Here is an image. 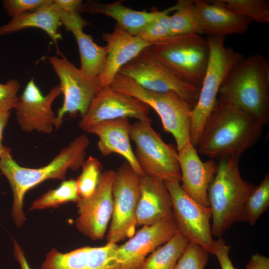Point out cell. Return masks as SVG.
Wrapping results in <instances>:
<instances>
[{"label":"cell","mask_w":269,"mask_h":269,"mask_svg":"<svg viewBox=\"0 0 269 269\" xmlns=\"http://www.w3.org/2000/svg\"><path fill=\"white\" fill-rule=\"evenodd\" d=\"M245 269H269V258L257 253L251 256Z\"/></svg>","instance_id":"37"},{"label":"cell","mask_w":269,"mask_h":269,"mask_svg":"<svg viewBox=\"0 0 269 269\" xmlns=\"http://www.w3.org/2000/svg\"><path fill=\"white\" fill-rule=\"evenodd\" d=\"M61 9L54 2L32 11H26L16 16L0 27V36L28 27L45 31L57 45L62 36L58 28L62 25L60 19Z\"/></svg>","instance_id":"25"},{"label":"cell","mask_w":269,"mask_h":269,"mask_svg":"<svg viewBox=\"0 0 269 269\" xmlns=\"http://www.w3.org/2000/svg\"><path fill=\"white\" fill-rule=\"evenodd\" d=\"M89 143L88 137L81 134L63 148L47 165L37 168L19 165L11 155V148L5 146L0 157V171L12 190L11 214L16 227H21L26 221L23 200L26 192L47 179L64 180L69 169L77 170L82 166Z\"/></svg>","instance_id":"1"},{"label":"cell","mask_w":269,"mask_h":269,"mask_svg":"<svg viewBox=\"0 0 269 269\" xmlns=\"http://www.w3.org/2000/svg\"><path fill=\"white\" fill-rule=\"evenodd\" d=\"M53 2L52 0H4L2 3L7 14L12 18Z\"/></svg>","instance_id":"34"},{"label":"cell","mask_w":269,"mask_h":269,"mask_svg":"<svg viewBox=\"0 0 269 269\" xmlns=\"http://www.w3.org/2000/svg\"><path fill=\"white\" fill-rule=\"evenodd\" d=\"M209 253L201 246L189 243L174 269H205Z\"/></svg>","instance_id":"33"},{"label":"cell","mask_w":269,"mask_h":269,"mask_svg":"<svg viewBox=\"0 0 269 269\" xmlns=\"http://www.w3.org/2000/svg\"><path fill=\"white\" fill-rule=\"evenodd\" d=\"M172 215V200L164 181L146 175L140 176L136 225H153Z\"/></svg>","instance_id":"21"},{"label":"cell","mask_w":269,"mask_h":269,"mask_svg":"<svg viewBox=\"0 0 269 269\" xmlns=\"http://www.w3.org/2000/svg\"><path fill=\"white\" fill-rule=\"evenodd\" d=\"M53 2L62 10L68 12H79L83 4L81 0H54Z\"/></svg>","instance_id":"39"},{"label":"cell","mask_w":269,"mask_h":269,"mask_svg":"<svg viewBox=\"0 0 269 269\" xmlns=\"http://www.w3.org/2000/svg\"><path fill=\"white\" fill-rule=\"evenodd\" d=\"M173 6L163 11L154 19L149 22L137 35L145 42L152 44L170 36L169 28V13L174 10Z\"/></svg>","instance_id":"32"},{"label":"cell","mask_w":269,"mask_h":269,"mask_svg":"<svg viewBox=\"0 0 269 269\" xmlns=\"http://www.w3.org/2000/svg\"><path fill=\"white\" fill-rule=\"evenodd\" d=\"M12 240L13 255L15 259L19 265L20 269H31L22 247L14 238Z\"/></svg>","instance_id":"38"},{"label":"cell","mask_w":269,"mask_h":269,"mask_svg":"<svg viewBox=\"0 0 269 269\" xmlns=\"http://www.w3.org/2000/svg\"><path fill=\"white\" fill-rule=\"evenodd\" d=\"M263 126L254 117L217 102L205 125L197 152L213 159L239 157L258 141Z\"/></svg>","instance_id":"2"},{"label":"cell","mask_w":269,"mask_h":269,"mask_svg":"<svg viewBox=\"0 0 269 269\" xmlns=\"http://www.w3.org/2000/svg\"><path fill=\"white\" fill-rule=\"evenodd\" d=\"M1 175V173H0V175Z\"/></svg>","instance_id":"41"},{"label":"cell","mask_w":269,"mask_h":269,"mask_svg":"<svg viewBox=\"0 0 269 269\" xmlns=\"http://www.w3.org/2000/svg\"><path fill=\"white\" fill-rule=\"evenodd\" d=\"M82 12L111 17L129 33L137 35L144 26L160 14L161 11L155 7L150 12L134 10L123 4L120 0L111 3L88 0L82 4L79 13Z\"/></svg>","instance_id":"24"},{"label":"cell","mask_w":269,"mask_h":269,"mask_svg":"<svg viewBox=\"0 0 269 269\" xmlns=\"http://www.w3.org/2000/svg\"><path fill=\"white\" fill-rule=\"evenodd\" d=\"M227 9L257 23L269 22V1L268 0H219Z\"/></svg>","instance_id":"29"},{"label":"cell","mask_w":269,"mask_h":269,"mask_svg":"<svg viewBox=\"0 0 269 269\" xmlns=\"http://www.w3.org/2000/svg\"><path fill=\"white\" fill-rule=\"evenodd\" d=\"M239 159L232 156L218 159L217 170L208 192L213 237H222L234 223L246 222L245 203L256 186L241 176Z\"/></svg>","instance_id":"4"},{"label":"cell","mask_w":269,"mask_h":269,"mask_svg":"<svg viewBox=\"0 0 269 269\" xmlns=\"http://www.w3.org/2000/svg\"><path fill=\"white\" fill-rule=\"evenodd\" d=\"M60 19L76 40L80 56V70L89 77H97L106 56V46L97 44L91 35L84 32L83 28L90 24L78 11L61 9Z\"/></svg>","instance_id":"23"},{"label":"cell","mask_w":269,"mask_h":269,"mask_svg":"<svg viewBox=\"0 0 269 269\" xmlns=\"http://www.w3.org/2000/svg\"><path fill=\"white\" fill-rule=\"evenodd\" d=\"M193 3L191 0H180L174 5L175 12L170 15L169 19L170 36L190 33L201 34Z\"/></svg>","instance_id":"28"},{"label":"cell","mask_w":269,"mask_h":269,"mask_svg":"<svg viewBox=\"0 0 269 269\" xmlns=\"http://www.w3.org/2000/svg\"><path fill=\"white\" fill-rule=\"evenodd\" d=\"M48 60L60 79L64 95L62 106L56 116L57 130L65 114L75 117L79 113L84 115L100 88L98 77H88L63 55L62 58L50 57Z\"/></svg>","instance_id":"12"},{"label":"cell","mask_w":269,"mask_h":269,"mask_svg":"<svg viewBox=\"0 0 269 269\" xmlns=\"http://www.w3.org/2000/svg\"><path fill=\"white\" fill-rule=\"evenodd\" d=\"M178 232L173 215L155 224L142 226L125 244L118 246L117 265L120 269H140L147 255Z\"/></svg>","instance_id":"16"},{"label":"cell","mask_w":269,"mask_h":269,"mask_svg":"<svg viewBox=\"0 0 269 269\" xmlns=\"http://www.w3.org/2000/svg\"><path fill=\"white\" fill-rule=\"evenodd\" d=\"M178 154L182 189L199 203L210 207L208 192L216 173L218 163L214 159L202 161L190 142Z\"/></svg>","instance_id":"19"},{"label":"cell","mask_w":269,"mask_h":269,"mask_svg":"<svg viewBox=\"0 0 269 269\" xmlns=\"http://www.w3.org/2000/svg\"><path fill=\"white\" fill-rule=\"evenodd\" d=\"M193 8L201 34L222 37L243 34L253 21L225 8L219 0H193Z\"/></svg>","instance_id":"20"},{"label":"cell","mask_w":269,"mask_h":269,"mask_svg":"<svg viewBox=\"0 0 269 269\" xmlns=\"http://www.w3.org/2000/svg\"><path fill=\"white\" fill-rule=\"evenodd\" d=\"M139 177L127 161L115 171L112 186L113 212L106 236L108 243L117 244L135 233Z\"/></svg>","instance_id":"10"},{"label":"cell","mask_w":269,"mask_h":269,"mask_svg":"<svg viewBox=\"0 0 269 269\" xmlns=\"http://www.w3.org/2000/svg\"><path fill=\"white\" fill-rule=\"evenodd\" d=\"M106 56L98 75L100 88L109 87L120 70L151 45L116 24L112 32L102 33Z\"/></svg>","instance_id":"17"},{"label":"cell","mask_w":269,"mask_h":269,"mask_svg":"<svg viewBox=\"0 0 269 269\" xmlns=\"http://www.w3.org/2000/svg\"><path fill=\"white\" fill-rule=\"evenodd\" d=\"M189 242L178 232L146 257L140 269H174Z\"/></svg>","instance_id":"26"},{"label":"cell","mask_w":269,"mask_h":269,"mask_svg":"<svg viewBox=\"0 0 269 269\" xmlns=\"http://www.w3.org/2000/svg\"><path fill=\"white\" fill-rule=\"evenodd\" d=\"M269 207V174L267 173L260 184L255 186L245 203L246 222L254 226L259 217Z\"/></svg>","instance_id":"30"},{"label":"cell","mask_w":269,"mask_h":269,"mask_svg":"<svg viewBox=\"0 0 269 269\" xmlns=\"http://www.w3.org/2000/svg\"><path fill=\"white\" fill-rule=\"evenodd\" d=\"M217 102L247 113L264 125L269 122V61L261 54L244 57L230 71Z\"/></svg>","instance_id":"3"},{"label":"cell","mask_w":269,"mask_h":269,"mask_svg":"<svg viewBox=\"0 0 269 269\" xmlns=\"http://www.w3.org/2000/svg\"><path fill=\"white\" fill-rule=\"evenodd\" d=\"M62 93L60 85L43 96L33 79L27 84L15 107L17 122L25 132L36 131L50 134L57 126V117L52 109L54 100Z\"/></svg>","instance_id":"15"},{"label":"cell","mask_w":269,"mask_h":269,"mask_svg":"<svg viewBox=\"0 0 269 269\" xmlns=\"http://www.w3.org/2000/svg\"><path fill=\"white\" fill-rule=\"evenodd\" d=\"M149 110L150 107L139 99L106 87L99 89L78 125L86 132L95 124L123 118L151 123Z\"/></svg>","instance_id":"14"},{"label":"cell","mask_w":269,"mask_h":269,"mask_svg":"<svg viewBox=\"0 0 269 269\" xmlns=\"http://www.w3.org/2000/svg\"><path fill=\"white\" fill-rule=\"evenodd\" d=\"M131 124L129 118L101 122L91 126L87 132L98 136V148L102 154L116 153L124 157L140 176L145 175L139 166L130 142Z\"/></svg>","instance_id":"22"},{"label":"cell","mask_w":269,"mask_h":269,"mask_svg":"<svg viewBox=\"0 0 269 269\" xmlns=\"http://www.w3.org/2000/svg\"><path fill=\"white\" fill-rule=\"evenodd\" d=\"M130 136L136 145V159L145 175L180 182L177 148L165 142L150 123L137 121L131 124Z\"/></svg>","instance_id":"8"},{"label":"cell","mask_w":269,"mask_h":269,"mask_svg":"<svg viewBox=\"0 0 269 269\" xmlns=\"http://www.w3.org/2000/svg\"><path fill=\"white\" fill-rule=\"evenodd\" d=\"M170 193L178 232L189 242L212 254L215 240L210 220L211 209L199 203L182 189L180 182L164 181Z\"/></svg>","instance_id":"11"},{"label":"cell","mask_w":269,"mask_h":269,"mask_svg":"<svg viewBox=\"0 0 269 269\" xmlns=\"http://www.w3.org/2000/svg\"><path fill=\"white\" fill-rule=\"evenodd\" d=\"M109 87L115 91L138 99L154 109L160 118L164 131L173 136L178 151L190 142L192 107L178 95L148 91L120 73Z\"/></svg>","instance_id":"7"},{"label":"cell","mask_w":269,"mask_h":269,"mask_svg":"<svg viewBox=\"0 0 269 269\" xmlns=\"http://www.w3.org/2000/svg\"><path fill=\"white\" fill-rule=\"evenodd\" d=\"M10 112L7 110H0V157L3 153L5 145L2 143V134L3 130L6 127L9 117Z\"/></svg>","instance_id":"40"},{"label":"cell","mask_w":269,"mask_h":269,"mask_svg":"<svg viewBox=\"0 0 269 269\" xmlns=\"http://www.w3.org/2000/svg\"><path fill=\"white\" fill-rule=\"evenodd\" d=\"M210 55L199 97L190 112V142L197 148L205 125L217 104L220 87L231 69L244 56L224 43V37H208Z\"/></svg>","instance_id":"6"},{"label":"cell","mask_w":269,"mask_h":269,"mask_svg":"<svg viewBox=\"0 0 269 269\" xmlns=\"http://www.w3.org/2000/svg\"><path fill=\"white\" fill-rule=\"evenodd\" d=\"M81 167L82 172L76 180V184L80 199H85L95 191L103 167L99 160L92 156L84 160Z\"/></svg>","instance_id":"31"},{"label":"cell","mask_w":269,"mask_h":269,"mask_svg":"<svg viewBox=\"0 0 269 269\" xmlns=\"http://www.w3.org/2000/svg\"><path fill=\"white\" fill-rule=\"evenodd\" d=\"M230 249L222 237L215 240L212 254L217 258L221 269H236L229 257Z\"/></svg>","instance_id":"36"},{"label":"cell","mask_w":269,"mask_h":269,"mask_svg":"<svg viewBox=\"0 0 269 269\" xmlns=\"http://www.w3.org/2000/svg\"><path fill=\"white\" fill-rule=\"evenodd\" d=\"M147 49L181 80L200 88L209 59L207 38L198 33L173 36L153 43Z\"/></svg>","instance_id":"5"},{"label":"cell","mask_w":269,"mask_h":269,"mask_svg":"<svg viewBox=\"0 0 269 269\" xmlns=\"http://www.w3.org/2000/svg\"><path fill=\"white\" fill-rule=\"evenodd\" d=\"M20 88L18 81L11 79L5 84L0 83V110L15 109L18 101L17 93Z\"/></svg>","instance_id":"35"},{"label":"cell","mask_w":269,"mask_h":269,"mask_svg":"<svg viewBox=\"0 0 269 269\" xmlns=\"http://www.w3.org/2000/svg\"><path fill=\"white\" fill-rule=\"evenodd\" d=\"M117 244L84 246L66 253L52 248L40 269H120L117 264Z\"/></svg>","instance_id":"18"},{"label":"cell","mask_w":269,"mask_h":269,"mask_svg":"<svg viewBox=\"0 0 269 269\" xmlns=\"http://www.w3.org/2000/svg\"><path fill=\"white\" fill-rule=\"evenodd\" d=\"M80 199L76 180H64L57 188L47 191L35 199L28 210L57 208L69 202H77Z\"/></svg>","instance_id":"27"},{"label":"cell","mask_w":269,"mask_h":269,"mask_svg":"<svg viewBox=\"0 0 269 269\" xmlns=\"http://www.w3.org/2000/svg\"><path fill=\"white\" fill-rule=\"evenodd\" d=\"M115 176L113 170L104 171L93 194L77 202L78 216L76 227L91 240H102L106 234L113 212L112 186Z\"/></svg>","instance_id":"13"},{"label":"cell","mask_w":269,"mask_h":269,"mask_svg":"<svg viewBox=\"0 0 269 269\" xmlns=\"http://www.w3.org/2000/svg\"><path fill=\"white\" fill-rule=\"evenodd\" d=\"M121 74L133 80L140 87L157 93H175L191 107L198 99L200 88L178 78L173 72L156 60L147 48L124 65Z\"/></svg>","instance_id":"9"}]
</instances>
